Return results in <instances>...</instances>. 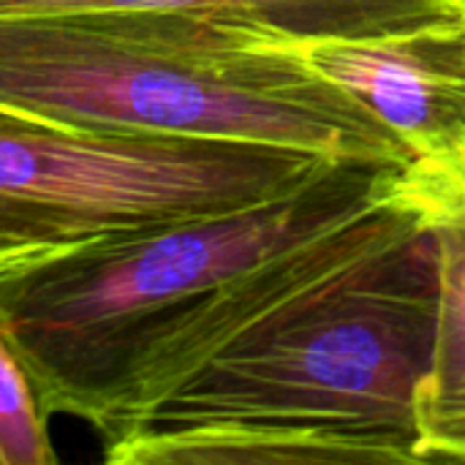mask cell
<instances>
[{"instance_id":"1","label":"cell","mask_w":465,"mask_h":465,"mask_svg":"<svg viewBox=\"0 0 465 465\" xmlns=\"http://www.w3.org/2000/svg\"><path fill=\"white\" fill-rule=\"evenodd\" d=\"M395 177L330 163L259 204L27 253L0 267V332L46 417L82 420L117 444L308 278Z\"/></svg>"},{"instance_id":"2","label":"cell","mask_w":465,"mask_h":465,"mask_svg":"<svg viewBox=\"0 0 465 465\" xmlns=\"http://www.w3.org/2000/svg\"><path fill=\"white\" fill-rule=\"evenodd\" d=\"M436 242L390 196L349 221L327 259L234 332L112 465L425 463L417 392L436 330Z\"/></svg>"},{"instance_id":"3","label":"cell","mask_w":465,"mask_h":465,"mask_svg":"<svg viewBox=\"0 0 465 465\" xmlns=\"http://www.w3.org/2000/svg\"><path fill=\"white\" fill-rule=\"evenodd\" d=\"M0 106L95 131L256 142L395 172L414 163L294 41L185 11L0 16Z\"/></svg>"},{"instance_id":"4","label":"cell","mask_w":465,"mask_h":465,"mask_svg":"<svg viewBox=\"0 0 465 465\" xmlns=\"http://www.w3.org/2000/svg\"><path fill=\"white\" fill-rule=\"evenodd\" d=\"M335 161L256 142L120 134L0 106V237L49 251L259 204Z\"/></svg>"},{"instance_id":"5","label":"cell","mask_w":465,"mask_h":465,"mask_svg":"<svg viewBox=\"0 0 465 465\" xmlns=\"http://www.w3.org/2000/svg\"><path fill=\"white\" fill-rule=\"evenodd\" d=\"M297 49L381 123L411 161L441 163L465 153V16Z\"/></svg>"},{"instance_id":"6","label":"cell","mask_w":465,"mask_h":465,"mask_svg":"<svg viewBox=\"0 0 465 465\" xmlns=\"http://www.w3.org/2000/svg\"><path fill=\"white\" fill-rule=\"evenodd\" d=\"M395 191L422 213L436 242V330L417 392L422 460L465 463V188L403 169Z\"/></svg>"},{"instance_id":"7","label":"cell","mask_w":465,"mask_h":465,"mask_svg":"<svg viewBox=\"0 0 465 465\" xmlns=\"http://www.w3.org/2000/svg\"><path fill=\"white\" fill-rule=\"evenodd\" d=\"M68 11H185L311 44L450 22L465 16V0H0V16Z\"/></svg>"},{"instance_id":"8","label":"cell","mask_w":465,"mask_h":465,"mask_svg":"<svg viewBox=\"0 0 465 465\" xmlns=\"http://www.w3.org/2000/svg\"><path fill=\"white\" fill-rule=\"evenodd\" d=\"M46 411L16 351L0 332V465H52Z\"/></svg>"},{"instance_id":"9","label":"cell","mask_w":465,"mask_h":465,"mask_svg":"<svg viewBox=\"0 0 465 465\" xmlns=\"http://www.w3.org/2000/svg\"><path fill=\"white\" fill-rule=\"evenodd\" d=\"M409 169H414L422 177H430L436 183L452 185V188H465V153L452 158V161H441V163H425V161H414Z\"/></svg>"},{"instance_id":"10","label":"cell","mask_w":465,"mask_h":465,"mask_svg":"<svg viewBox=\"0 0 465 465\" xmlns=\"http://www.w3.org/2000/svg\"><path fill=\"white\" fill-rule=\"evenodd\" d=\"M27 253H38V251L35 248H27V245H19V242H14L8 237H0V267H5V264H11L16 259L27 256Z\"/></svg>"}]
</instances>
